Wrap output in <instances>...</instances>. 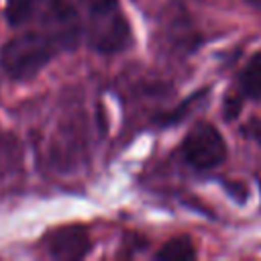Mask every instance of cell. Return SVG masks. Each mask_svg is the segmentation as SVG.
<instances>
[{
    "label": "cell",
    "mask_w": 261,
    "mask_h": 261,
    "mask_svg": "<svg viewBox=\"0 0 261 261\" xmlns=\"http://www.w3.org/2000/svg\"><path fill=\"white\" fill-rule=\"evenodd\" d=\"M59 51H63V47L57 37L41 27L39 31H27L8 39L0 49V65L8 77L27 82L35 77Z\"/></svg>",
    "instance_id": "1"
},
{
    "label": "cell",
    "mask_w": 261,
    "mask_h": 261,
    "mask_svg": "<svg viewBox=\"0 0 261 261\" xmlns=\"http://www.w3.org/2000/svg\"><path fill=\"white\" fill-rule=\"evenodd\" d=\"M84 8V33L98 53H118L130 45V24L118 0H77Z\"/></svg>",
    "instance_id": "2"
},
{
    "label": "cell",
    "mask_w": 261,
    "mask_h": 261,
    "mask_svg": "<svg viewBox=\"0 0 261 261\" xmlns=\"http://www.w3.org/2000/svg\"><path fill=\"white\" fill-rule=\"evenodd\" d=\"M184 159L196 169H212L226 157V143L210 122H198L181 143Z\"/></svg>",
    "instance_id": "3"
},
{
    "label": "cell",
    "mask_w": 261,
    "mask_h": 261,
    "mask_svg": "<svg viewBox=\"0 0 261 261\" xmlns=\"http://www.w3.org/2000/svg\"><path fill=\"white\" fill-rule=\"evenodd\" d=\"M41 247L53 259H82L88 255L92 243L84 226H59L43 237Z\"/></svg>",
    "instance_id": "4"
},
{
    "label": "cell",
    "mask_w": 261,
    "mask_h": 261,
    "mask_svg": "<svg viewBox=\"0 0 261 261\" xmlns=\"http://www.w3.org/2000/svg\"><path fill=\"white\" fill-rule=\"evenodd\" d=\"M20 171V147L10 135H0V184Z\"/></svg>",
    "instance_id": "5"
},
{
    "label": "cell",
    "mask_w": 261,
    "mask_h": 261,
    "mask_svg": "<svg viewBox=\"0 0 261 261\" xmlns=\"http://www.w3.org/2000/svg\"><path fill=\"white\" fill-rule=\"evenodd\" d=\"M241 92L249 98H261V53H255L239 75Z\"/></svg>",
    "instance_id": "6"
},
{
    "label": "cell",
    "mask_w": 261,
    "mask_h": 261,
    "mask_svg": "<svg viewBox=\"0 0 261 261\" xmlns=\"http://www.w3.org/2000/svg\"><path fill=\"white\" fill-rule=\"evenodd\" d=\"M155 257L167 261H186L196 257V249L188 237H173L155 253Z\"/></svg>",
    "instance_id": "7"
},
{
    "label": "cell",
    "mask_w": 261,
    "mask_h": 261,
    "mask_svg": "<svg viewBox=\"0 0 261 261\" xmlns=\"http://www.w3.org/2000/svg\"><path fill=\"white\" fill-rule=\"evenodd\" d=\"M45 0H10L6 6V18L10 24H22L31 18H37Z\"/></svg>",
    "instance_id": "8"
},
{
    "label": "cell",
    "mask_w": 261,
    "mask_h": 261,
    "mask_svg": "<svg viewBox=\"0 0 261 261\" xmlns=\"http://www.w3.org/2000/svg\"><path fill=\"white\" fill-rule=\"evenodd\" d=\"M241 104H243V92H228L224 98V118H234L241 112Z\"/></svg>",
    "instance_id": "9"
},
{
    "label": "cell",
    "mask_w": 261,
    "mask_h": 261,
    "mask_svg": "<svg viewBox=\"0 0 261 261\" xmlns=\"http://www.w3.org/2000/svg\"><path fill=\"white\" fill-rule=\"evenodd\" d=\"M243 133H245V137H249V139H253L255 143L261 145V118L249 120V122L243 126Z\"/></svg>",
    "instance_id": "10"
},
{
    "label": "cell",
    "mask_w": 261,
    "mask_h": 261,
    "mask_svg": "<svg viewBox=\"0 0 261 261\" xmlns=\"http://www.w3.org/2000/svg\"><path fill=\"white\" fill-rule=\"evenodd\" d=\"M247 4H249V6H253L257 12H261V0H247Z\"/></svg>",
    "instance_id": "11"
}]
</instances>
